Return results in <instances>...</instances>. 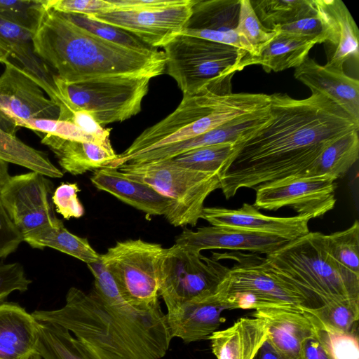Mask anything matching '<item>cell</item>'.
Returning a JSON list of instances; mask_svg holds the SVG:
<instances>
[{"label": "cell", "instance_id": "cell-1", "mask_svg": "<svg viewBox=\"0 0 359 359\" xmlns=\"http://www.w3.org/2000/svg\"><path fill=\"white\" fill-rule=\"evenodd\" d=\"M269 118L235 144L219 175L226 199L241 188L304 175L332 142L359 130V122L325 96L297 100L270 95Z\"/></svg>", "mask_w": 359, "mask_h": 359}, {"label": "cell", "instance_id": "cell-2", "mask_svg": "<svg viewBox=\"0 0 359 359\" xmlns=\"http://www.w3.org/2000/svg\"><path fill=\"white\" fill-rule=\"evenodd\" d=\"M33 43L37 57L67 83L116 75L152 79L165 70L163 51L106 41L50 9L46 8Z\"/></svg>", "mask_w": 359, "mask_h": 359}, {"label": "cell", "instance_id": "cell-3", "mask_svg": "<svg viewBox=\"0 0 359 359\" xmlns=\"http://www.w3.org/2000/svg\"><path fill=\"white\" fill-rule=\"evenodd\" d=\"M32 314L39 321L57 324L79 340L125 359H161L172 339L168 327L113 316L91 292L75 287L68 290L62 307L36 310Z\"/></svg>", "mask_w": 359, "mask_h": 359}, {"label": "cell", "instance_id": "cell-4", "mask_svg": "<svg viewBox=\"0 0 359 359\" xmlns=\"http://www.w3.org/2000/svg\"><path fill=\"white\" fill-rule=\"evenodd\" d=\"M231 80L227 78L195 95H183L171 114L142 132L109 168L117 169L132 156L189 140L269 106L270 95L233 93Z\"/></svg>", "mask_w": 359, "mask_h": 359}, {"label": "cell", "instance_id": "cell-5", "mask_svg": "<svg viewBox=\"0 0 359 359\" xmlns=\"http://www.w3.org/2000/svg\"><path fill=\"white\" fill-rule=\"evenodd\" d=\"M263 261L274 276L302 295L311 309L335 300L359 298V276L331 257L326 235L322 233L309 231L288 241Z\"/></svg>", "mask_w": 359, "mask_h": 359}, {"label": "cell", "instance_id": "cell-6", "mask_svg": "<svg viewBox=\"0 0 359 359\" xmlns=\"http://www.w3.org/2000/svg\"><path fill=\"white\" fill-rule=\"evenodd\" d=\"M117 169L172 201L164 217L174 226H196L203 217L206 198L220 188L218 174L187 168L172 159L125 163Z\"/></svg>", "mask_w": 359, "mask_h": 359}, {"label": "cell", "instance_id": "cell-7", "mask_svg": "<svg viewBox=\"0 0 359 359\" xmlns=\"http://www.w3.org/2000/svg\"><path fill=\"white\" fill-rule=\"evenodd\" d=\"M151 79L143 76L116 75L67 83L53 74L57 93L55 102L88 111L104 127L140 112Z\"/></svg>", "mask_w": 359, "mask_h": 359}, {"label": "cell", "instance_id": "cell-8", "mask_svg": "<svg viewBox=\"0 0 359 359\" xmlns=\"http://www.w3.org/2000/svg\"><path fill=\"white\" fill-rule=\"evenodd\" d=\"M165 70L183 95H195L208 86L233 76L247 52L184 34L175 36L163 47Z\"/></svg>", "mask_w": 359, "mask_h": 359}, {"label": "cell", "instance_id": "cell-9", "mask_svg": "<svg viewBox=\"0 0 359 359\" xmlns=\"http://www.w3.org/2000/svg\"><path fill=\"white\" fill-rule=\"evenodd\" d=\"M165 248L140 238L118 241L100 255L123 299L142 311L154 310L159 303L161 261Z\"/></svg>", "mask_w": 359, "mask_h": 359}, {"label": "cell", "instance_id": "cell-10", "mask_svg": "<svg viewBox=\"0 0 359 359\" xmlns=\"http://www.w3.org/2000/svg\"><path fill=\"white\" fill-rule=\"evenodd\" d=\"M215 294L226 309H311L304 297L274 276L259 256L242 257L229 268Z\"/></svg>", "mask_w": 359, "mask_h": 359}, {"label": "cell", "instance_id": "cell-11", "mask_svg": "<svg viewBox=\"0 0 359 359\" xmlns=\"http://www.w3.org/2000/svg\"><path fill=\"white\" fill-rule=\"evenodd\" d=\"M229 268L177 244L165 248L160 266L159 296L167 308L215 292Z\"/></svg>", "mask_w": 359, "mask_h": 359}, {"label": "cell", "instance_id": "cell-12", "mask_svg": "<svg viewBox=\"0 0 359 359\" xmlns=\"http://www.w3.org/2000/svg\"><path fill=\"white\" fill-rule=\"evenodd\" d=\"M0 76V129L15 135L32 119H57L58 105L27 70L7 60Z\"/></svg>", "mask_w": 359, "mask_h": 359}, {"label": "cell", "instance_id": "cell-13", "mask_svg": "<svg viewBox=\"0 0 359 359\" xmlns=\"http://www.w3.org/2000/svg\"><path fill=\"white\" fill-rule=\"evenodd\" d=\"M336 180L327 175H298L272 182L255 189L253 205L273 211L289 207L297 215L320 217L335 205Z\"/></svg>", "mask_w": 359, "mask_h": 359}, {"label": "cell", "instance_id": "cell-14", "mask_svg": "<svg viewBox=\"0 0 359 359\" xmlns=\"http://www.w3.org/2000/svg\"><path fill=\"white\" fill-rule=\"evenodd\" d=\"M53 182L36 172L11 176L0 190L1 203L24 237L39 229L62 222L54 212Z\"/></svg>", "mask_w": 359, "mask_h": 359}, {"label": "cell", "instance_id": "cell-15", "mask_svg": "<svg viewBox=\"0 0 359 359\" xmlns=\"http://www.w3.org/2000/svg\"><path fill=\"white\" fill-rule=\"evenodd\" d=\"M195 1L161 9H114L88 17L122 29L148 46L158 49L183 32Z\"/></svg>", "mask_w": 359, "mask_h": 359}, {"label": "cell", "instance_id": "cell-16", "mask_svg": "<svg viewBox=\"0 0 359 359\" xmlns=\"http://www.w3.org/2000/svg\"><path fill=\"white\" fill-rule=\"evenodd\" d=\"M202 219L212 226H226L276 236L287 241L309 232L308 217H273L261 213L253 205L243 203L238 209L204 207Z\"/></svg>", "mask_w": 359, "mask_h": 359}, {"label": "cell", "instance_id": "cell-17", "mask_svg": "<svg viewBox=\"0 0 359 359\" xmlns=\"http://www.w3.org/2000/svg\"><path fill=\"white\" fill-rule=\"evenodd\" d=\"M288 241L283 238L226 226H203L196 231L184 228L175 244L201 252L204 250L249 251L267 255Z\"/></svg>", "mask_w": 359, "mask_h": 359}, {"label": "cell", "instance_id": "cell-18", "mask_svg": "<svg viewBox=\"0 0 359 359\" xmlns=\"http://www.w3.org/2000/svg\"><path fill=\"white\" fill-rule=\"evenodd\" d=\"M224 310L215 292L170 306L166 319L170 335L184 343L208 339L225 321L221 316Z\"/></svg>", "mask_w": 359, "mask_h": 359}, {"label": "cell", "instance_id": "cell-19", "mask_svg": "<svg viewBox=\"0 0 359 359\" xmlns=\"http://www.w3.org/2000/svg\"><path fill=\"white\" fill-rule=\"evenodd\" d=\"M240 1L196 0L182 33L233 46L244 50L236 32Z\"/></svg>", "mask_w": 359, "mask_h": 359}, {"label": "cell", "instance_id": "cell-20", "mask_svg": "<svg viewBox=\"0 0 359 359\" xmlns=\"http://www.w3.org/2000/svg\"><path fill=\"white\" fill-rule=\"evenodd\" d=\"M294 77L310 88L337 104L359 122V81L344 70L318 64L307 57L295 68Z\"/></svg>", "mask_w": 359, "mask_h": 359}, {"label": "cell", "instance_id": "cell-21", "mask_svg": "<svg viewBox=\"0 0 359 359\" xmlns=\"http://www.w3.org/2000/svg\"><path fill=\"white\" fill-rule=\"evenodd\" d=\"M269 118V106L238 116L217 128L189 140L142 153L144 162L172 159L189 151L215 144H236L263 126Z\"/></svg>", "mask_w": 359, "mask_h": 359}, {"label": "cell", "instance_id": "cell-22", "mask_svg": "<svg viewBox=\"0 0 359 359\" xmlns=\"http://www.w3.org/2000/svg\"><path fill=\"white\" fill-rule=\"evenodd\" d=\"M328 34L326 65L344 70L348 60L359 58L358 29L348 8L341 0H313Z\"/></svg>", "mask_w": 359, "mask_h": 359}, {"label": "cell", "instance_id": "cell-23", "mask_svg": "<svg viewBox=\"0 0 359 359\" xmlns=\"http://www.w3.org/2000/svg\"><path fill=\"white\" fill-rule=\"evenodd\" d=\"M252 316L266 323L267 341L283 359H302L303 345L313 333V327L302 310L268 308L255 311Z\"/></svg>", "mask_w": 359, "mask_h": 359}, {"label": "cell", "instance_id": "cell-24", "mask_svg": "<svg viewBox=\"0 0 359 359\" xmlns=\"http://www.w3.org/2000/svg\"><path fill=\"white\" fill-rule=\"evenodd\" d=\"M92 184L147 216H165L172 201L151 187L133 180L118 169L103 168L93 171Z\"/></svg>", "mask_w": 359, "mask_h": 359}, {"label": "cell", "instance_id": "cell-25", "mask_svg": "<svg viewBox=\"0 0 359 359\" xmlns=\"http://www.w3.org/2000/svg\"><path fill=\"white\" fill-rule=\"evenodd\" d=\"M38 320L16 302L0 304V359H42L36 349Z\"/></svg>", "mask_w": 359, "mask_h": 359}, {"label": "cell", "instance_id": "cell-26", "mask_svg": "<svg viewBox=\"0 0 359 359\" xmlns=\"http://www.w3.org/2000/svg\"><path fill=\"white\" fill-rule=\"evenodd\" d=\"M267 337L264 320L252 316L241 318L228 328L214 332L208 339L217 359H254Z\"/></svg>", "mask_w": 359, "mask_h": 359}, {"label": "cell", "instance_id": "cell-27", "mask_svg": "<svg viewBox=\"0 0 359 359\" xmlns=\"http://www.w3.org/2000/svg\"><path fill=\"white\" fill-rule=\"evenodd\" d=\"M41 143L55 154L64 171L79 175L109 167L117 157L111 146L65 140L44 134Z\"/></svg>", "mask_w": 359, "mask_h": 359}, {"label": "cell", "instance_id": "cell-28", "mask_svg": "<svg viewBox=\"0 0 359 359\" xmlns=\"http://www.w3.org/2000/svg\"><path fill=\"white\" fill-rule=\"evenodd\" d=\"M94 276L90 292L109 313L134 323L150 326L168 327L166 314L161 307L149 311H139L123 299L112 276L100 260L87 264Z\"/></svg>", "mask_w": 359, "mask_h": 359}, {"label": "cell", "instance_id": "cell-29", "mask_svg": "<svg viewBox=\"0 0 359 359\" xmlns=\"http://www.w3.org/2000/svg\"><path fill=\"white\" fill-rule=\"evenodd\" d=\"M33 36L31 32L0 18V43L9 56L19 61L37 79L45 93L54 101L56 90L53 74L35 54Z\"/></svg>", "mask_w": 359, "mask_h": 359}, {"label": "cell", "instance_id": "cell-30", "mask_svg": "<svg viewBox=\"0 0 359 359\" xmlns=\"http://www.w3.org/2000/svg\"><path fill=\"white\" fill-rule=\"evenodd\" d=\"M314 45L312 41L276 33L258 55L246 54L238 64L237 72L252 65H260L266 72L297 68L308 57Z\"/></svg>", "mask_w": 359, "mask_h": 359}, {"label": "cell", "instance_id": "cell-31", "mask_svg": "<svg viewBox=\"0 0 359 359\" xmlns=\"http://www.w3.org/2000/svg\"><path fill=\"white\" fill-rule=\"evenodd\" d=\"M23 241L36 249H55L86 264L96 262L100 258V255L91 247L86 238L69 231L62 222L55 226L43 227L25 236Z\"/></svg>", "mask_w": 359, "mask_h": 359}, {"label": "cell", "instance_id": "cell-32", "mask_svg": "<svg viewBox=\"0 0 359 359\" xmlns=\"http://www.w3.org/2000/svg\"><path fill=\"white\" fill-rule=\"evenodd\" d=\"M359 156L358 130L345 134L328 144L307 169L306 176L343 177Z\"/></svg>", "mask_w": 359, "mask_h": 359}, {"label": "cell", "instance_id": "cell-33", "mask_svg": "<svg viewBox=\"0 0 359 359\" xmlns=\"http://www.w3.org/2000/svg\"><path fill=\"white\" fill-rule=\"evenodd\" d=\"M36 349L42 359H94L69 331L48 322L38 320Z\"/></svg>", "mask_w": 359, "mask_h": 359}, {"label": "cell", "instance_id": "cell-34", "mask_svg": "<svg viewBox=\"0 0 359 359\" xmlns=\"http://www.w3.org/2000/svg\"><path fill=\"white\" fill-rule=\"evenodd\" d=\"M0 159L48 177L61 178L64 175L63 172L50 161L46 153L31 147L15 135L1 129Z\"/></svg>", "mask_w": 359, "mask_h": 359}, {"label": "cell", "instance_id": "cell-35", "mask_svg": "<svg viewBox=\"0 0 359 359\" xmlns=\"http://www.w3.org/2000/svg\"><path fill=\"white\" fill-rule=\"evenodd\" d=\"M250 3L262 25L271 29L316 11L313 0H250Z\"/></svg>", "mask_w": 359, "mask_h": 359}, {"label": "cell", "instance_id": "cell-36", "mask_svg": "<svg viewBox=\"0 0 359 359\" xmlns=\"http://www.w3.org/2000/svg\"><path fill=\"white\" fill-rule=\"evenodd\" d=\"M303 312L327 327L352 332L359 318V298L335 300L316 308H305Z\"/></svg>", "mask_w": 359, "mask_h": 359}, {"label": "cell", "instance_id": "cell-37", "mask_svg": "<svg viewBox=\"0 0 359 359\" xmlns=\"http://www.w3.org/2000/svg\"><path fill=\"white\" fill-rule=\"evenodd\" d=\"M237 34L249 55H257L276 35L264 27L254 11L250 0H241Z\"/></svg>", "mask_w": 359, "mask_h": 359}, {"label": "cell", "instance_id": "cell-38", "mask_svg": "<svg viewBox=\"0 0 359 359\" xmlns=\"http://www.w3.org/2000/svg\"><path fill=\"white\" fill-rule=\"evenodd\" d=\"M234 148L235 144L232 143L206 146L185 152L172 160L187 168L219 175Z\"/></svg>", "mask_w": 359, "mask_h": 359}, {"label": "cell", "instance_id": "cell-39", "mask_svg": "<svg viewBox=\"0 0 359 359\" xmlns=\"http://www.w3.org/2000/svg\"><path fill=\"white\" fill-rule=\"evenodd\" d=\"M331 257L339 264L359 276V222L346 229L326 235Z\"/></svg>", "mask_w": 359, "mask_h": 359}, {"label": "cell", "instance_id": "cell-40", "mask_svg": "<svg viewBox=\"0 0 359 359\" xmlns=\"http://www.w3.org/2000/svg\"><path fill=\"white\" fill-rule=\"evenodd\" d=\"M304 314L313 325L314 334L332 359H359L358 339L355 332L334 330Z\"/></svg>", "mask_w": 359, "mask_h": 359}, {"label": "cell", "instance_id": "cell-41", "mask_svg": "<svg viewBox=\"0 0 359 359\" xmlns=\"http://www.w3.org/2000/svg\"><path fill=\"white\" fill-rule=\"evenodd\" d=\"M45 10V0H0V18L33 34Z\"/></svg>", "mask_w": 359, "mask_h": 359}, {"label": "cell", "instance_id": "cell-42", "mask_svg": "<svg viewBox=\"0 0 359 359\" xmlns=\"http://www.w3.org/2000/svg\"><path fill=\"white\" fill-rule=\"evenodd\" d=\"M61 14L76 25L106 41L138 50L153 49L133 34L115 26L91 19L84 15Z\"/></svg>", "mask_w": 359, "mask_h": 359}, {"label": "cell", "instance_id": "cell-43", "mask_svg": "<svg viewBox=\"0 0 359 359\" xmlns=\"http://www.w3.org/2000/svg\"><path fill=\"white\" fill-rule=\"evenodd\" d=\"M21 127L44 134L57 136L65 140L111 146V144L102 143L74 123L58 119H32L25 121Z\"/></svg>", "mask_w": 359, "mask_h": 359}, {"label": "cell", "instance_id": "cell-44", "mask_svg": "<svg viewBox=\"0 0 359 359\" xmlns=\"http://www.w3.org/2000/svg\"><path fill=\"white\" fill-rule=\"evenodd\" d=\"M273 30L276 33L300 38L316 44L325 43L328 39L326 24L317 10L311 15L292 23L276 27Z\"/></svg>", "mask_w": 359, "mask_h": 359}, {"label": "cell", "instance_id": "cell-45", "mask_svg": "<svg viewBox=\"0 0 359 359\" xmlns=\"http://www.w3.org/2000/svg\"><path fill=\"white\" fill-rule=\"evenodd\" d=\"M58 107V120L71 122L102 143L111 144L110 129L101 126L89 112L73 109L64 103Z\"/></svg>", "mask_w": 359, "mask_h": 359}, {"label": "cell", "instance_id": "cell-46", "mask_svg": "<svg viewBox=\"0 0 359 359\" xmlns=\"http://www.w3.org/2000/svg\"><path fill=\"white\" fill-rule=\"evenodd\" d=\"M80 189L76 183L63 182L53 191L52 201L56 211L65 219L80 218L85 212L78 198Z\"/></svg>", "mask_w": 359, "mask_h": 359}, {"label": "cell", "instance_id": "cell-47", "mask_svg": "<svg viewBox=\"0 0 359 359\" xmlns=\"http://www.w3.org/2000/svg\"><path fill=\"white\" fill-rule=\"evenodd\" d=\"M45 7L60 13L87 16L115 9L109 0H45Z\"/></svg>", "mask_w": 359, "mask_h": 359}, {"label": "cell", "instance_id": "cell-48", "mask_svg": "<svg viewBox=\"0 0 359 359\" xmlns=\"http://www.w3.org/2000/svg\"><path fill=\"white\" fill-rule=\"evenodd\" d=\"M32 280L25 273L23 266L18 262H0V304L15 291L26 292Z\"/></svg>", "mask_w": 359, "mask_h": 359}, {"label": "cell", "instance_id": "cell-49", "mask_svg": "<svg viewBox=\"0 0 359 359\" xmlns=\"http://www.w3.org/2000/svg\"><path fill=\"white\" fill-rule=\"evenodd\" d=\"M23 236L8 217L0 198V258L16 251Z\"/></svg>", "mask_w": 359, "mask_h": 359}, {"label": "cell", "instance_id": "cell-50", "mask_svg": "<svg viewBox=\"0 0 359 359\" xmlns=\"http://www.w3.org/2000/svg\"><path fill=\"white\" fill-rule=\"evenodd\" d=\"M118 10H153L189 4L191 0H109Z\"/></svg>", "mask_w": 359, "mask_h": 359}, {"label": "cell", "instance_id": "cell-51", "mask_svg": "<svg viewBox=\"0 0 359 359\" xmlns=\"http://www.w3.org/2000/svg\"><path fill=\"white\" fill-rule=\"evenodd\" d=\"M302 359H332L317 339L314 332L303 345Z\"/></svg>", "mask_w": 359, "mask_h": 359}, {"label": "cell", "instance_id": "cell-52", "mask_svg": "<svg viewBox=\"0 0 359 359\" xmlns=\"http://www.w3.org/2000/svg\"><path fill=\"white\" fill-rule=\"evenodd\" d=\"M80 341V340H79ZM94 359H125L114 353L104 351L86 341H80Z\"/></svg>", "mask_w": 359, "mask_h": 359}, {"label": "cell", "instance_id": "cell-53", "mask_svg": "<svg viewBox=\"0 0 359 359\" xmlns=\"http://www.w3.org/2000/svg\"><path fill=\"white\" fill-rule=\"evenodd\" d=\"M254 359H283L266 340Z\"/></svg>", "mask_w": 359, "mask_h": 359}, {"label": "cell", "instance_id": "cell-54", "mask_svg": "<svg viewBox=\"0 0 359 359\" xmlns=\"http://www.w3.org/2000/svg\"><path fill=\"white\" fill-rule=\"evenodd\" d=\"M8 173V163L0 159V190L11 178Z\"/></svg>", "mask_w": 359, "mask_h": 359}, {"label": "cell", "instance_id": "cell-55", "mask_svg": "<svg viewBox=\"0 0 359 359\" xmlns=\"http://www.w3.org/2000/svg\"><path fill=\"white\" fill-rule=\"evenodd\" d=\"M9 54L4 46L0 43V62L4 64L8 60Z\"/></svg>", "mask_w": 359, "mask_h": 359}]
</instances>
